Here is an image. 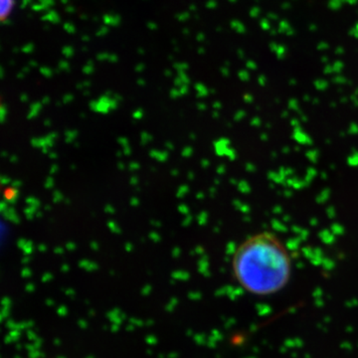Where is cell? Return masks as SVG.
<instances>
[{
  "label": "cell",
  "instance_id": "6da1fadb",
  "mask_svg": "<svg viewBox=\"0 0 358 358\" xmlns=\"http://www.w3.org/2000/svg\"><path fill=\"white\" fill-rule=\"evenodd\" d=\"M233 275L247 293L272 296L286 288L292 277V258L280 238L258 233L238 247L232 260Z\"/></svg>",
  "mask_w": 358,
  "mask_h": 358
},
{
  "label": "cell",
  "instance_id": "7a4b0ae2",
  "mask_svg": "<svg viewBox=\"0 0 358 358\" xmlns=\"http://www.w3.org/2000/svg\"><path fill=\"white\" fill-rule=\"evenodd\" d=\"M14 6H15V0H1V13H0V16H1L2 21L10 17Z\"/></svg>",
  "mask_w": 358,
  "mask_h": 358
}]
</instances>
